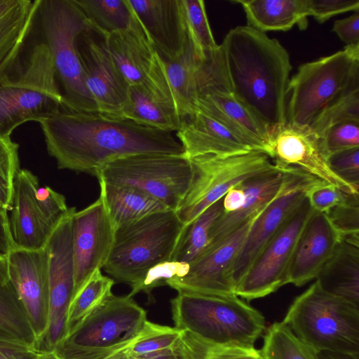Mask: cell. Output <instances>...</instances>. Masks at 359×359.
<instances>
[{"instance_id":"cell-9","label":"cell","mask_w":359,"mask_h":359,"mask_svg":"<svg viewBox=\"0 0 359 359\" xmlns=\"http://www.w3.org/2000/svg\"><path fill=\"white\" fill-rule=\"evenodd\" d=\"M359 86V44L301 65L290 79L286 123L309 126L332 100Z\"/></svg>"},{"instance_id":"cell-58","label":"cell","mask_w":359,"mask_h":359,"mask_svg":"<svg viewBox=\"0 0 359 359\" xmlns=\"http://www.w3.org/2000/svg\"><path fill=\"white\" fill-rule=\"evenodd\" d=\"M36 350L31 352L18 354L11 359H31Z\"/></svg>"},{"instance_id":"cell-3","label":"cell","mask_w":359,"mask_h":359,"mask_svg":"<svg viewBox=\"0 0 359 359\" xmlns=\"http://www.w3.org/2000/svg\"><path fill=\"white\" fill-rule=\"evenodd\" d=\"M170 302L175 327L212 344L254 348L266 330L262 313L236 294L178 292Z\"/></svg>"},{"instance_id":"cell-35","label":"cell","mask_w":359,"mask_h":359,"mask_svg":"<svg viewBox=\"0 0 359 359\" xmlns=\"http://www.w3.org/2000/svg\"><path fill=\"white\" fill-rule=\"evenodd\" d=\"M114 284V279L104 276L101 270L95 271L92 275L71 300L67 310L65 334L63 339L112 294L111 289Z\"/></svg>"},{"instance_id":"cell-18","label":"cell","mask_w":359,"mask_h":359,"mask_svg":"<svg viewBox=\"0 0 359 359\" xmlns=\"http://www.w3.org/2000/svg\"><path fill=\"white\" fill-rule=\"evenodd\" d=\"M11 283L34 335L38 350L47 330L48 283L44 248H13L7 256Z\"/></svg>"},{"instance_id":"cell-51","label":"cell","mask_w":359,"mask_h":359,"mask_svg":"<svg viewBox=\"0 0 359 359\" xmlns=\"http://www.w3.org/2000/svg\"><path fill=\"white\" fill-rule=\"evenodd\" d=\"M332 31L346 46L359 44V13L334 22Z\"/></svg>"},{"instance_id":"cell-13","label":"cell","mask_w":359,"mask_h":359,"mask_svg":"<svg viewBox=\"0 0 359 359\" xmlns=\"http://www.w3.org/2000/svg\"><path fill=\"white\" fill-rule=\"evenodd\" d=\"M311 211L306 196L236 283V296L251 301L264 297L287 284V272L294 249Z\"/></svg>"},{"instance_id":"cell-8","label":"cell","mask_w":359,"mask_h":359,"mask_svg":"<svg viewBox=\"0 0 359 359\" xmlns=\"http://www.w3.org/2000/svg\"><path fill=\"white\" fill-rule=\"evenodd\" d=\"M38 13L44 43L63 88V107L76 111L98 112L86 86L76 50L78 36L93 29L87 18L75 0H40Z\"/></svg>"},{"instance_id":"cell-49","label":"cell","mask_w":359,"mask_h":359,"mask_svg":"<svg viewBox=\"0 0 359 359\" xmlns=\"http://www.w3.org/2000/svg\"><path fill=\"white\" fill-rule=\"evenodd\" d=\"M309 16L323 23L330 18L349 11H359V0H306Z\"/></svg>"},{"instance_id":"cell-16","label":"cell","mask_w":359,"mask_h":359,"mask_svg":"<svg viewBox=\"0 0 359 359\" xmlns=\"http://www.w3.org/2000/svg\"><path fill=\"white\" fill-rule=\"evenodd\" d=\"M76 50L86 86L98 112L120 118L130 85L109 53L105 37L89 29L78 36Z\"/></svg>"},{"instance_id":"cell-54","label":"cell","mask_w":359,"mask_h":359,"mask_svg":"<svg viewBox=\"0 0 359 359\" xmlns=\"http://www.w3.org/2000/svg\"><path fill=\"white\" fill-rule=\"evenodd\" d=\"M133 359H182V356L177 342L172 348L138 356Z\"/></svg>"},{"instance_id":"cell-17","label":"cell","mask_w":359,"mask_h":359,"mask_svg":"<svg viewBox=\"0 0 359 359\" xmlns=\"http://www.w3.org/2000/svg\"><path fill=\"white\" fill-rule=\"evenodd\" d=\"M114 235L115 229L100 197L86 208L74 212L72 221L74 279L72 298L95 271L104 266Z\"/></svg>"},{"instance_id":"cell-11","label":"cell","mask_w":359,"mask_h":359,"mask_svg":"<svg viewBox=\"0 0 359 359\" xmlns=\"http://www.w3.org/2000/svg\"><path fill=\"white\" fill-rule=\"evenodd\" d=\"M189 159L194 170L192 181L176 211L183 227L221 200L232 187L276 167L266 153L259 151L229 156L205 155Z\"/></svg>"},{"instance_id":"cell-31","label":"cell","mask_w":359,"mask_h":359,"mask_svg":"<svg viewBox=\"0 0 359 359\" xmlns=\"http://www.w3.org/2000/svg\"><path fill=\"white\" fill-rule=\"evenodd\" d=\"M99 183L100 197L115 231L149 215L170 210L160 201L133 187Z\"/></svg>"},{"instance_id":"cell-4","label":"cell","mask_w":359,"mask_h":359,"mask_svg":"<svg viewBox=\"0 0 359 359\" xmlns=\"http://www.w3.org/2000/svg\"><path fill=\"white\" fill-rule=\"evenodd\" d=\"M147 313L129 294H113L54 349L61 359H127Z\"/></svg>"},{"instance_id":"cell-43","label":"cell","mask_w":359,"mask_h":359,"mask_svg":"<svg viewBox=\"0 0 359 359\" xmlns=\"http://www.w3.org/2000/svg\"><path fill=\"white\" fill-rule=\"evenodd\" d=\"M189 269V264L169 260L161 262L149 269L137 283L131 286L128 294L130 297L140 292L150 295L155 287L165 285L167 280L175 277L186 276Z\"/></svg>"},{"instance_id":"cell-12","label":"cell","mask_w":359,"mask_h":359,"mask_svg":"<svg viewBox=\"0 0 359 359\" xmlns=\"http://www.w3.org/2000/svg\"><path fill=\"white\" fill-rule=\"evenodd\" d=\"M195 109L218 121L254 150L269 156V130L232 95L218 55L200 64Z\"/></svg>"},{"instance_id":"cell-46","label":"cell","mask_w":359,"mask_h":359,"mask_svg":"<svg viewBox=\"0 0 359 359\" xmlns=\"http://www.w3.org/2000/svg\"><path fill=\"white\" fill-rule=\"evenodd\" d=\"M327 162L335 175L359 190V147L334 153Z\"/></svg>"},{"instance_id":"cell-32","label":"cell","mask_w":359,"mask_h":359,"mask_svg":"<svg viewBox=\"0 0 359 359\" xmlns=\"http://www.w3.org/2000/svg\"><path fill=\"white\" fill-rule=\"evenodd\" d=\"M161 57L177 109L183 119L194 110L197 74L203 60L196 55L189 38L184 51L179 57Z\"/></svg>"},{"instance_id":"cell-48","label":"cell","mask_w":359,"mask_h":359,"mask_svg":"<svg viewBox=\"0 0 359 359\" xmlns=\"http://www.w3.org/2000/svg\"><path fill=\"white\" fill-rule=\"evenodd\" d=\"M348 194L334 185L322 182L310 189L306 197L313 210L326 214L344 202Z\"/></svg>"},{"instance_id":"cell-29","label":"cell","mask_w":359,"mask_h":359,"mask_svg":"<svg viewBox=\"0 0 359 359\" xmlns=\"http://www.w3.org/2000/svg\"><path fill=\"white\" fill-rule=\"evenodd\" d=\"M316 279L325 291L359 306V239L341 238Z\"/></svg>"},{"instance_id":"cell-6","label":"cell","mask_w":359,"mask_h":359,"mask_svg":"<svg viewBox=\"0 0 359 359\" xmlns=\"http://www.w3.org/2000/svg\"><path fill=\"white\" fill-rule=\"evenodd\" d=\"M52 55L44 42L32 48L25 66L15 75L0 77V135L11 136L27 121H36L63 106Z\"/></svg>"},{"instance_id":"cell-42","label":"cell","mask_w":359,"mask_h":359,"mask_svg":"<svg viewBox=\"0 0 359 359\" xmlns=\"http://www.w3.org/2000/svg\"><path fill=\"white\" fill-rule=\"evenodd\" d=\"M19 145L11 136L0 135V208L11 210L13 183L19 171Z\"/></svg>"},{"instance_id":"cell-26","label":"cell","mask_w":359,"mask_h":359,"mask_svg":"<svg viewBox=\"0 0 359 359\" xmlns=\"http://www.w3.org/2000/svg\"><path fill=\"white\" fill-rule=\"evenodd\" d=\"M176 136L189 158L205 155L229 156L255 151L218 121L197 109L183 118Z\"/></svg>"},{"instance_id":"cell-39","label":"cell","mask_w":359,"mask_h":359,"mask_svg":"<svg viewBox=\"0 0 359 359\" xmlns=\"http://www.w3.org/2000/svg\"><path fill=\"white\" fill-rule=\"evenodd\" d=\"M180 347L183 359H262L255 347L215 345L186 331L180 337Z\"/></svg>"},{"instance_id":"cell-34","label":"cell","mask_w":359,"mask_h":359,"mask_svg":"<svg viewBox=\"0 0 359 359\" xmlns=\"http://www.w3.org/2000/svg\"><path fill=\"white\" fill-rule=\"evenodd\" d=\"M222 198L182 228L172 260L189 264L207 248L212 227L223 212Z\"/></svg>"},{"instance_id":"cell-22","label":"cell","mask_w":359,"mask_h":359,"mask_svg":"<svg viewBox=\"0 0 359 359\" xmlns=\"http://www.w3.org/2000/svg\"><path fill=\"white\" fill-rule=\"evenodd\" d=\"M120 118L165 132H177L180 115L165 69L150 81L129 86L127 102Z\"/></svg>"},{"instance_id":"cell-23","label":"cell","mask_w":359,"mask_h":359,"mask_svg":"<svg viewBox=\"0 0 359 359\" xmlns=\"http://www.w3.org/2000/svg\"><path fill=\"white\" fill-rule=\"evenodd\" d=\"M149 39L161 56L179 57L188 42L182 0H128Z\"/></svg>"},{"instance_id":"cell-19","label":"cell","mask_w":359,"mask_h":359,"mask_svg":"<svg viewBox=\"0 0 359 359\" xmlns=\"http://www.w3.org/2000/svg\"><path fill=\"white\" fill-rule=\"evenodd\" d=\"M269 148V157L276 167H297L346 194H359V190L346 183L331 170L318 139L309 126L285 122L271 128Z\"/></svg>"},{"instance_id":"cell-30","label":"cell","mask_w":359,"mask_h":359,"mask_svg":"<svg viewBox=\"0 0 359 359\" xmlns=\"http://www.w3.org/2000/svg\"><path fill=\"white\" fill-rule=\"evenodd\" d=\"M246 15L247 26L261 32L287 31L295 25L308 26L306 0H239Z\"/></svg>"},{"instance_id":"cell-38","label":"cell","mask_w":359,"mask_h":359,"mask_svg":"<svg viewBox=\"0 0 359 359\" xmlns=\"http://www.w3.org/2000/svg\"><path fill=\"white\" fill-rule=\"evenodd\" d=\"M350 121L359 122V86L330 102L309 127L319 140L330 127Z\"/></svg>"},{"instance_id":"cell-20","label":"cell","mask_w":359,"mask_h":359,"mask_svg":"<svg viewBox=\"0 0 359 359\" xmlns=\"http://www.w3.org/2000/svg\"><path fill=\"white\" fill-rule=\"evenodd\" d=\"M75 212V208H69L52 229L43 248L47 257L48 326L59 313L67 312L73 295L72 221Z\"/></svg>"},{"instance_id":"cell-5","label":"cell","mask_w":359,"mask_h":359,"mask_svg":"<svg viewBox=\"0 0 359 359\" xmlns=\"http://www.w3.org/2000/svg\"><path fill=\"white\" fill-rule=\"evenodd\" d=\"M282 322L316 353H359V306L317 281L294 299Z\"/></svg>"},{"instance_id":"cell-2","label":"cell","mask_w":359,"mask_h":359,"mask_svg":"<svg viewBox=\"0 0 359 359\" xmlns=\"http://www.w3.org/2000/svg\"><path fill=\"white\" fill-rule=\"evenodd\" d=\"M219 50L235 98L269 131L285 123L292 70L286 49L277 39L245 25L231 29Z\"/></svg>"},{"instance_id":"cell-14","label":"cell","mask_w":359,"mask_h":359,"mask_svg":"<svg viewBox=\"0 0 359 359\" xmlns=\"http://www.w3.org/2000/svg\"><path fill=\"white\" fill-rule=\"evenodd\" d=\"M263 210L223 238L210 243L189 263L186 276L172 278L167 280L166 285L177 292L236 294L233 267L254 222Z\"/></svg>"},{"instance_id":"cell-37","label":"cell","mask_w":359,"mask_h":359,"mask_svg":"<svg viewBox=\"0 0 359 359\" xmlns=\"http://www.w3.org/2000/svg\"><path fill=\"white\" fill-rule=\"evenodd\" d=\"M187 36L201 60L210 59L217 52L218 45L212 35L204 1L182 0Z\"/></svg>"},{"instance_id":"cell-27","label":"cell","mask_w":359,"mask_h":359,"mask_svg":"<svg viewBox=\"0 0 359 359\" xmlns=\"http://www.w3.org/2000/svg\"><path fill=\"white\" fill-rule=\"evenodd\" d=\"M287 168L276 167L241 183L246 196L245 203L233 212L222 213L212 227L210 243L223 238L263 210L279 192Z\"/></svg>"},{"instance_id":"cell-1","label":"cell","mask_w":359,"mask_h":359,"mask_svg":"<svg viewBox=\"0 0 359 359\" xmlns=\"http://www.w3.org/2000/svg\"><path fill=\"white\" fill-rule=\"evenodd\" d=\"M38 123L48 152L60 169L95 176L103 166L123 157L184 154L172 133L99 112L76 111L62 106Z\"/></svg>"},{"instance_id":"cell-56","label":"cell","mask_w":359,"mask_h":359,"mask_svg":"<svg viewBox=\"0 0 359 359\" xmlns=\"http://www.w3.org/2000/svg\"><path fill=\"white\" fill-rule=\"evenodd\" d=\"M9 281L7 258L0 256V284H6Z\"/></svg>"},{"instance_id":"cell-53","label":"cell","mask_w":359,"mask_h":359,"mask_svg":"<svg viewBox=\"0 0 359 359\" xmlns=\"http://www.w3.org/2000/svg\"><path fill=\"white\" fill-rule=\"evenodd\" d=\"M13 248L8 212L0 208V256L7 258Z\"/></svg>"},{"instance_id":"cell-40","label":"cell","mask_w":359,"mask_h":359,"mask_svg":"<svg viewBox=\"0 0 359 359\" xmlns=\"http://www.w3.org/2000/svg\"><path fill=\"white\" fill-rule=\"evenodd\" d=\"M0 332L25 339L34 346L33 331L10 281L0 284Z\"/></svg>"},{"instance_id":"cell-41","label":"cell","mask_w":359,"mask_h":359,"mask_svg":"<svg viewBox=\"0 0 359 359\" xmlns=\"http://www.w3.org/2000/svg\"><path fill=\"white\" fill-rule=\"evenodd\" d=\"M182 330L174 327L161 325L147 320L142 329L129 347L127 359L147 355L173 347Z\"/></svg>"},{"instance_id":"cell-36","label":"cell","mask_w":359,"mask_h":359,"mask_svg":"<svg viewBox=\"0 0 359 359\" xmlns=\"http://www.w3.org/2000/svg\"><path fill=\"white\" fill-rule=\"evenodd\" d=\"M262 359H318L317 353L299 339L283 322H275L266 329Z\"/></svg>"},{"instance_id":"cell-45","label":"cell","mask_w":359,"mask_h":359,"mask_svg":"<svg viewBox=\"0 0 359 359\" xmlns=\"http://www.w3.org/2000/svg\"><path fill=\"white\" fill-rule=\"evenodd\" d=\"M327 157L334 153L359 147V122H345L328 128L318 140Z\"/></svg>"},{"instance_id":"cell-10","label":"cell","mask_w":359,"mask_h":359,"mask_svg":"<svg viewBox=\"0 0 359 359\" xmlns=\"http://www.w3.org/2000/svg\"><path fill=\"white\" fill-rule=\"evenodd\" d=\"M193 165L184 154H141L116 159L103 166L99 182L133 187L177 211L193 178Z\"/></svg>"},{"instance_id":"cell-47","label":"cell","mask_w":359,"mask_h":359,"mask_svg":"<svg viewBox=\"0 0 359 359\" xmlns=\"http://www.w3.org/2000/svg\"><path fill=\"white\" fill-rule=\"evenodd\" d=\"M35 197L41 214L52 228L69 210L65 196L48 186H39Z\"/></svg>"},{"instance_id":"cell-7","label":"cell","mask_w":359,"mask_h":359,"mask_svg":"<svg viewBox=\"0 0 359 359\" xmlns=\"http://www.w3.org/2000/svg\"><path fill=\"white\" fill-rule=\"evenodd\" d=\"M182 228L176 212L167 210L116 229L103 269L114 279L132 286L151 267L172 260Z\"/></svg>"},{"instance_id":"cell-28","label":"cell","mask_w":359,"mask_h":359,"mask_svg":"<svg viewBox=\"0 0 359 359\" xmlns=\"http://www.w3.org/2000/svg\"><path fill=\"white\" fill-rule=\"evenodd\" d=\"M40 0H0V77L17 62L38 14Z\"/></svg>"},{"instance_id":"cell-50","label":"cell","mask_w":359,"mask_h":359,"mask_svg":"<svg viewBox=\"0 0 359 359\" xmlns=\"http://www.w3.org/2000/svg\"><path fill=\"white\" fill-rule=\"evenodd\" d=\"M35 350L34 344L26 339L0 332V359H11L18 354Z\"/></svg>"},{"instance_id":"cell-21","label":"cell","mask_w":359,"mask_h":359,"mask_svg":"<svg viewBox=\"0 0 359 359\" xmlns=\"http://www.w3.org/2000/svg\"><path fill=\"white\" fill-rule=\"evenodd\" d=\"M341 240L327 215L312 210L294 249L287 284L300 287L316 278Z\"/></svg>"},{"instance_id":"cell-52","label":"cell","mask_w":359,"mask_h":359,"mask_svg":"<svg viewBox=\"0 0 359 359\" xmlns=\"http://www.w3.org/2000/svg\"><path fill=\"white\" fill-rule=\"evenodd\" d=\"M245 193L241 184L230 189L222 198L223 212L230 213L239 210L245 203Z\"/></svg>"},{"instance_id":"cell-25","label":"cell","mask_w":359,"mask_h":359,"mask_svg":"<svg viewBox=\"0 0 359 359\" xmlns=\"http://www.w3.org/2000/svg\"><path fill=\"white\" fill-rule=\"evenodd\" d=\"M114 63L130 86L149 81L163 67L161 56L139 20L131 27L105 37Z\"/></svg>"},{"instance_id":"cell-33","label":"cell","mask_w":359,"mask_h":359,"mask_svg":"<svg viewBox=\"0 0 359 359\" xmlns=\"http://www.w3.org/2000/svg\"><path fill=\"white\" fill-rule=\"evenodd\" d=\"M93 29L104 37L135 25L138 20L128 0H75Z\"/></svg>"},{"instance_id":"cell-44","label":"cell","mask_w":359,"mask_h":359,"mask_svg":"<svg viewBox=\"0 0 359 359\" xmlns=\"http://www.w3.org/2000/svg\"><path fill=\"white\" fill-rule=\"evenodd\" d=\"M326 215L341 238L359 239V194H348Z\"/></svg>"},{"instance_id":"cell-55","label":"cell","mask_w":359,"mask_h":359,"mask_svg":"<svg viewBox=\"0 0 359 359\" xmlns=\"http://www.w3.org/2000/svg\"><path fill=\"white\" fill-rule=\"evenodd\" d=\"M318 359H359V353L324 351L317 353Z\"/></svg>"},{"instance_id":"cell-57","label":"cell","mask_w":359,"mask_h":359,"mask_svg":"<svg viewBox=\"0 0 359 359\" xmlns=\"http://www.w3.org/2000/svg\"><path fill=\"white\" fill-rule=\"evenodd\" d=\"M31 359H61L55 350H36Z\"/></svg>"},{"instance_id":"cell-24","label":"cell","mask_w":359,"mask_h":359,"mask_svg":"<svg viewBox=\"0 0 359 359\" xmlns=\"http://www.w3.org/2000/svg\"><path fill=\"white\" fill-rule=\"evenodd\" d=\"M37 177L27 169H20L14 183L10 231L13 248L41 250L53 228L44 219L36 203Z\"/></svg>"},{"instance_id":"cell-15","label":"cell","mask_w":359,"mask_h":359,"mask_svg":"<svg viewBox=\"0 0 359 359\" xmlns=\"http://www.w3.org/2000/svg\"><path fill=\"white\" fill-rule=\"evenodd\" d=\"M322 182L297 167H287L282 187L275 198L254 222L234 263L232 278L235 287L272 237L306 196L308 191Z\"/></svg>"}]
</instances>
